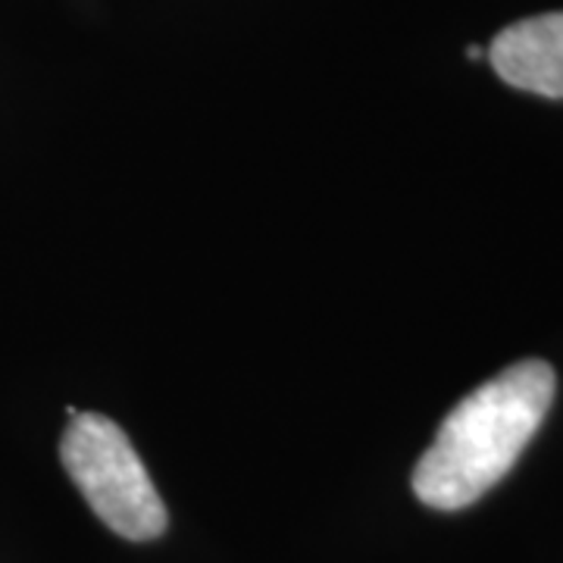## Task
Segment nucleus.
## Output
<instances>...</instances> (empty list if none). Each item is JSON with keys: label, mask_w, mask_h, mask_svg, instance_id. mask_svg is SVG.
I'll list each match as a JSON object with an SVG mask.
<instances>
[{"label": "nucleus", "mask_w": 563, "mask_h": 563, "mask_svg": "<svg viewBox=\"0 0 563 563\" xmlns=\"http://www.w3.org/2000/svg\"><path fill=\"white\" fill-rule=\"evenodd\" d=\"M558 391L551 363L523 361L470 391L413 470V492L435 510H461L501 483L542 429Z\"/></svg>", "instance_id": "nucleus-1"}, {"label": "nucleus", "mask_w": 563, "mask_h": 563, "mask_svg": "<svg viewBox=\"0 0 563 563\" xmlns=\"http://www.w3.org/2000/svg\"><path fill=\"white\" fill-rule=\"evenodd\" d=\"M60 461L107 529L129 542H151L166 532V507L117 422L101 413L73 417L63 432Z\"/></svg>", "instance_id": "nucleus-2"}, {"label": "nucleus", "mask_w": 563, "mask_h": 563, "mask_svg": "<svg viewBox=\"0 0 563 563\" xmlns=\"http://www.w3.org/2000/svg\"><path fill=\"white\" fill-rule=\"evenodd\" d=\"M485 57L507 85L542 98H563V10L507 25Z\"/></svg>", "instance_id": "nucleus-3"}, {"label": "nucleus", "mask_w": 563, "mask_h": 563, "mask_svg": "<svg viewBox=\"0 0 563 563\" xmlns=\"http://www.w3.org/2000/svg\"><path fill=\"white\" fill-rule=\"evenodd\" d=\"M466 57H470V60H479V57H485V51L479 44H470V47H466Z\"/></svg>", "instance_id": "nucleus-4"}]
</instances>
